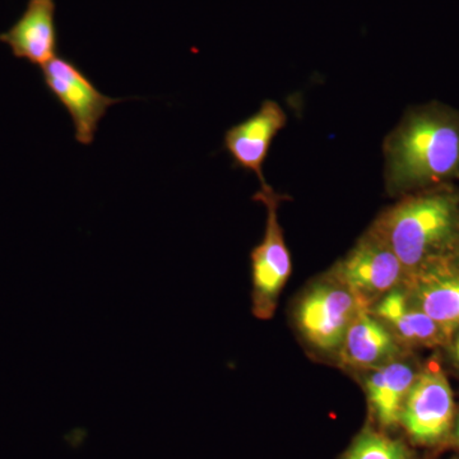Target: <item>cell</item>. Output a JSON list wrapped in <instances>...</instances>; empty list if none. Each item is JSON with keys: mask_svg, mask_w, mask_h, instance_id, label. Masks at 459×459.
Returning <instances> with one entry per match:
<instances>
[{"mask_svg": "<svg viewBox=\"0 0 459 459\" xmlns=\"http://www.w3.org/2000/svg\"><path fill=\"white\" fill-rule=\"evenodd\" d=\"M455 400L448 379L439 368L418 374L402 409L400 424L416 443H439L451 431Z\"/></svg>", "mask_w": 459, "mask_h": 459, "instance_id": "cell-7", "label": "cell"}, {"mask_svg": "<svg viewBox=\"0 0 459 459\" xmlns=\"http://www.w3.org/2000/svg\"><path fill=\"white\" fill-rule=\"evenodd\" d=\"M370 312L385 323L401 344L435 346L451 337L413 303L404 286L397 287L379 299L370 307Z\"/></svg>", "mask_w": 459, "mask_h": 459, "instance_id": "cell-12", "label": "cell"}, {"mask_svg": "<svg viewBox=\"0 0 459 459\" xmlns=\"http://www.w3.org/2000/svg\"><path fill=\"white\" fill-rule=\"evenodd\" d=\"M56 9V0H29L22 16L0 35V41L18 59L44 66L57 56Z\"/></svg>", "mask_w": 459, "mask_h": 459, "instance_id": "cell-10", "label": "cell"}, {"mask_svg": "<svg viewBox=\"0 0 459 459\" xmlns=\"http://www.w3.org/2000/svg\"><path fill=\"white\" fill-rule=\"evenodd\" d=\"M449 253H451L452 258L451 261L446 258V261L451 263L453 267L458 268L459 270V238H457V241H455V246H453L452 250Z\"/></svg>", "mask_w": 459, "mask_h": 459, "instance_id": "cell-15", "label": "cell"}, {"mask_svg": "<svg viewBox=\"0 0 459 459\" xmlns=\"http://www.w3.org/2000/svg\"><path fill=\"white\" fill-rule=\"evenodd\" d=\"M342 459H411V453L400 440L368 429L356 437Z\"/></svg>", "mask_w": 459, "mask_h": 459, "instance_id": "cell-14", "label": "cell"}, {"mask_svg": "<svg viewBox=\"0 0 459 459\" xmlns=\"http://www.w3.org/2000/svg\"><path fill=\"white\" fill-rule=\"evenodd\" d=\"M329 273L369 309L383 296L406 282L400 259L369 230Z\"/></svg>", "mask_w": 459, "mask_h": 459, "instance_id": "cell-5", "label": "cell"}, {"mask_svg": "<svg viewBox=\"0 0 459 459\" xmlns=\"http://www.w3.org/2000/svg\"><path fill=\"white\" fill-rule=\"evenodd\" d=\"M416 377L412 365L400 359L369 371L365 382L368 401L383 428L400 424L404 401Z\"/></svg>", "mask_w": 459, "mask_h": 459, "instance_id": "cell-13", "label": "cell"}, {"mask_svg": "<svg viewBox=\"0 0 459 459\" xmlns=\"http://www.w3.org/2000/svg\"><path fill=\"white\" fill-rule=\"evenodd\" d=\"M455 443H457L459 446V420H458L457 425H455Z\"/></svg>", "mask_w": 459, "mask_h": 459, "instance_id": "cell-17", "label": "cell"}, {"mask_svg": "<svg viewBox=\"0 0 459 459\" xmlns=\"http://www.w3.org/2000/svg\"><path fill=\"white\" fill-rule=\"evenodd\" d=\"M253 198L264 205L267 220L261 243L250 253L252 310L255 318L268 320L276 312L281 292L292 270L291 256L279 219L280 204L285 197L265 183Z\"/></svg>", "mask_w": 459, "mask_h": 459, "instance_id": "cell-4", "label": "cell"}, {"mask_svg": "<svg viewBox=\"0 0 459 459\" xmlns=\"http://www.w3.org/2000/svg\"><path fill=\"white\" fill-rule=\"evenodd\" d=\"M453 353H455V361H457L459 365V333L457 337H455V344H453Z\"/></svg>", "mask_w": 459, "mask_h": 459, "instance_id": "cell-16", "label": "cell"}, {"mask_svg": "<svg viewBox=\"0 0 459 459\" xmlns=\"http://www.w3.org/2000/svg\"><path fill=\"white\" fill-rule=\"evenodd\" d=\"M287 115L279 102L265 100L252 117L228 129L223 146L237 168L253 172L262 184L267 183L263 165L267 160L272 142L285 128Z\"/></svg>", "mask_w": 459, "mask_h": 459, "instance_id": "cell-8", "label": "cell"}, {"mask_svg": "<svg viewBox=\"0 0 459 459\" xmlns=\"http://www.w3.org/2000/svg\"><path fill=\"white\" fill-rule=\"evenodd\" d=\"M41 68L45 86L71 115L75 140L90 146L102 117L122 100L104 95L80 66L65 56L54 57Z\"/></svg>", "mask_w": 459, "mask_h": 459, "instance_id": "cell-6", "label": "cell"}, {"mask_svg": "<svg viewBox=\"0 0 459 459\" xmlns=\"http://www.w3.org/2000/svg\"><path fill=\"white\" fill-rule=\"evenodd\" d=\"M383 153L392 197L459 179V111L437 102L411 108L386 135Z\"/></svg>", "mask_w": 459, "mask_h": 459, "instance_id": "cell-1", "label": "cell"}, {"mask_svg": "<svg viewBox=\"0 0 459 459\" xmlns=\"http://www.w3.org/2000/svg\"><path fill=\"white\" fill-rule=\"evenodd\" d=\"M402 353V344L388 327L364 307L347 329L338 358L344 367L370 371L395 360Z\"/></svg>", "mask_w": 459, "mask_h": 459, "instance_id": "cell-11", "label": "cell"}, {"mask_svg": "<svg viewBox=\"0 0 459 459\" xmlns=\"http://www.w3.org/2000/svg\"><path fill=\"white\" fill-rule=\"evenodd\" d=\"M413 303L452 334L459 327V270L446 258L428 264L404 282Z\"/></svg>", "mask_w": 459, "mask_h": 459, "instance_id": "cell-9", "label": "cell"}, {"mask_svg": "<svg viewBox=\"0 0 459 459\" xmlns=\"http://www.w3.org/2000/svg\"><path fill=\"white\" fill-rule=\"evenodd\" d=\"M365 305L331 273L305 290L295 307L296 327L307 343L338 355L353 319Z\"/></svg>", "mask_w": 459, "mask_h": 459, "instance_id": "cell-3", "label": "cell"}, {"mask_svg": "<svg viewBox=\"0 0 459 459\" xmlns=\"http://www.w3.org/2000/svg\"><path fill=\"white\" fill-rule=\"evenodd\" d=\"M368 230L394 250L407 281L451 252L459 238V193L446 184L403 195Z\"/></svg>", "mask_w": 459, "mask_h": 459, "instance_id": "cell-2", "label": "cell"}]
</instances>
